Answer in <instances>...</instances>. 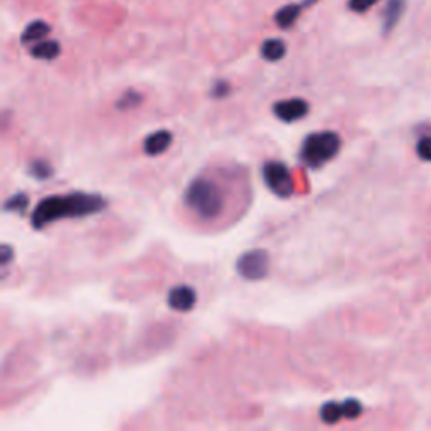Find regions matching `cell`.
I'll list each match as a JSON object with an SVG mask.
<instances>
[{
  "label": "cell",
  "mask_w": 431,
  "mask_h": 431,
  "mask_svg": "<svg viewBox=\"0 0 431 431\" xmlns=\"http://www.w3.org/2000/svg\"><path fill=\"white\" fill-rule=\"evenodd\" d=\"M108 202L103 196L90 192H69L63 196H47L39 201L30 216L34 230H44L61 219H76L98 214L107 209Z\"/></svg>",
  "instance_id": "obj_1"
},
{
  "label": "cell",
  "mask_w": 431,
  "mask_h": 431,
  "mask_svg": "<svg viewBox=\"0 0 431 431\" xmlns=\"http://www.w3.org/2000/svg\"><path fill=\"white\" fill-rule=\"evenodd\" d=\"M184 202L191 211L202 219H214L221 214L224 208V197L211 179L197 177L191 180L184 194Z\"/></svg>",
  "instance_id": "obj_2"
},
{
  "label": "cell",
  "mask_w": 431,
  "mask_h": 431,
  "mask_svg": "<svg viewBox=\"0 0 431 431\" xmlns=\"http://www.w3.org/2000/svg\"><path fill=\"white\" fill-rule=\"evenodd\" d=\"M342 138L332 130L315 131L303 140L298 158L309 169H320L341 152Z\"/></svg>",
  "instance_id": "obj_3"
},
{
  "label": "cell",
  "mask_w": 431,
  "mask_h": 431,
  "mask_svg": "<svg viewBox=\"0 0 431 431\" xmlns=\"http://www.w3.org/2000/svg\"><path fill=\"white\" fill-rule=\"evenodd\" d=\"M261 174L266 187L270 189L276 197L288 199V197L293 196L295 184H293L292 172H290V169L283 164V162L280 160L265 162V165H263L261 169Z\"/></svg>",
  "instance_id": "obj_4"
},
{
  "label": "cell",
  "mask_w": 431,
  "mask_h": 431,
  "mask_svg": "<svg viewBox=\"0 0 431 431\" xmlns=\"http://www.w3.org/2000/svg\"><path fill=\"white\" fill-rule=\"evenodd\" d=\"M236 270L244 280H263L270 271V253L261 248L249 249L237 258Z\"/></svg>",
  "instance_id": "obj_5"
},
{
  "label": "cell",
  "mask_w": 431,
  "mask_h": 431,
  "mask_svg": "<svg viewBox=\"0 0 431 431\" xmlns=\"http://www.w3.org/2000/svg\"><path fill=\"white\" fill-rule=\"evenodd\" d=\"M310 105L303 98L280 100L273 105V115L285 123H293L309 115Z\"/></svg>",
  "instance_id": "obj_6"
},
{
  "label": "cell",
  "mask_w": 431,
  "mask_h": 431,
  "mask_svg": "<svg viewBox=\"0 0 431 431\" xmlns=\"http://www.w3.org/2000/svg\"><path fill=\"white\" fill-rule=\"evenodd\" d=\"M197 302L196 290L189 285H177L167 295V303L175 312H191Z\"/></svg>",
  "instance_id": "obj_7"
},
{
  "label": "cell",
  "mask_w": 431,
  "mask_h": 431,
  "mask_svg": "<svg viewBox=\"0 0 431 431\" xmlns=\"http://www.w3.org/2000/svg\"><path fill=\"white\" fill-rule=\"evenodd\" d=\"M404 12H406V0H388L382 8V34L388 36L399 24Z\"/></svg>",
  "instance_id": "obj_8"
},
{
  "label": "cell",
  "mask_w": 431,
  "mask_h": 431,
  "mask_svg": "<svg viewBox=\"0 0 431 431\" xmlns=\"http://www.w3.org/2000/svg\"><path fill=\"white\" fill-rule=\"evenodd\" d=\"M174 142V135L172 131L169 130H157L153 131V134L148 135L147 138H145L143 142V150L147 155L150 157H157L162 155L167 148L170 147Z\"/></svg>",
  "instance_id": "obj_9"
},
{
  "label": "cell",
  "mask_w": 431,
  "mask_h": 431,
  "mask_svg": "<svg viewBox=\"0 0 431 431\" xmlns=\"http://www.w3.org/2000/svg\"><path fill=\"white\" fill-rule=\"evenodd\" d=\"M51 34V25L46 20H33L30 24L25 25V29L20 34V42L24 46L28 44H36L42 39H46Z\"/></svg>",
  "instance_id": "obj_10"
},
{
  "label": "cell",
  "mask_w": 431,
  "mask_h": 431,
  "mask_svg": "<svg viewBox=\"0 0 431 431\" xmlns=\"http://www.w3.org/2000/svg\"><path fill=\"white\" fill-rule=\"evenodd\" d=\"M303 8L305 7L302 6V2L300 4H287V6L280 7L278 11L275 12L276 25L283 30L292 29L295 25V22H297L298 17H300Z\"/></svg>",
  "instance_id": "obj_11"
},
{
  "label": "cell",
  "mask_w": 431,
  "mask_h": 431,
  "mask_svg": "<svg viewBox=\"0 0 431 431\" xmlns=\"http://www.w3.org/2000/svg\"><path fill=\"white\" fill-rule=\"evenodd\" d=\"M29 54L33 56L34 59H41V61H54L59 58L61 54V44L58 41H39L34 44L33 47L29 49Z\"/></svg>",
  "instance_id": "obj_12"
},
{
  "label": "cell",
  "mask_w": 431,
  "mask_h": 431,
  "mask_svg": "<svg viewBox=\"0 0 431 431\" xmlns=\"http://www.w3.org/2000/svg\"><path fill=\"white\" fill-rule=\"evenodd\" d=\"M259 54H261V58L268 61V63H276V61L283 59L285 54H287V44L276 37L266 39V41L261 44V47H259Z\"/></svg>",
  "instance_id": "obj_13"
},
{
  "label": "cell",
  "mask_w": 431,
  "mask_h": 431,
  "mask_svg": "<svg viewBox=\"0 0 431 431\" xmlns=\"http://www.w3.org/2000/svg\"><path fill=\"white\" fill-rule=\"evenodd\" d=\"M342 418H344V408H342V403L327 401L322 408H320V420H322L325 425H336L342 420Z\"/></svg>",
  "instance_id": "obj_14"
},
{
  "label": "cell",
  "mask_w": 431,
  "mask_h": 431,
  "mask_svg": "<svg viewBox=\"0 0 431 431\" xmlns=\"http://www.w3.org/2000/svg\"><path fill=\"white\" fill-rule=\"evenodd\" d=\"M28 208H29V196L24 194V192H17V194L11 196L6 202H4V211H6V213L25 214V209Z\"/></svg>",
  "instance_id": "obj_15"
},
{
  "label": "cell",
  "mask_w": 431,
  "mask_h": 431,
  "mask_svg": "<svg viewBox=\"0 0 431 431\" xmlns=\"http://www.w3.org/2000/svg\"><path fill=\"white\" fill-rule=\"evenodd\" d=\"M143 96L138 93V91L135 90H129L125 95H122V98L117 101V108L118 110H131V108H137L140 103H142Z\"/></svg>",
  "instance_id": "obj_16"
},
{
  "label": "cell",
  "mask_w": 431,
  "mask_h": 431,
  "mask_svg": "<svg viewBox=\"0 0 431 431\" xmlns=\"http://www.w3.org/2000/svg\"><path fill=\"white\" fill-rule=\"evenodd\" d=\"M29 174L30 177L37 180H46L52 175V167L44 160H34L33 164L29 165Z\"/></svg>",
  "instance_id": "obj_17"
},
{
  "label": "cell",
  "mask_w": 431,
  "mask_h": 431,
  "mask_svg": "<svg viewBox=\"0 0 431 431\" xmlns=\"http://www.w3.org/2000/svg\"><path fill=\"white\" fill-rule=\"evenodd\" d=\"M342 408H344V418H347V420H355L364 411L362 403L355 398H347L346 401H342Z\"/></svg>",
  "instance_id": "obj_18"
},
{
  "label": "cell",
  "mask_w": 431,
  "mask_h": 431,
  "mask_svg": "<svg viewBox=\"0 0 431 431\" xmlns=\"http://www.w3.org/2000/svg\"><path fill=\"white\" fill-rule=\"evenodd\" d=\"M416 153L421 160L431 162V137L426 135V137H421L416 143Z\"/></svg>",
  "instance_id": "obj_19"
},
{
  "label": "cell",
  "mask_w": 431,
  "mask_h": 431,
  "mask_svg": "<svg viewBox=\"0 0 431 431\" xmlns=\"http://www.w3.org/2000/svg\"><path fill=\"white\" fill-rule=\"evenodd\" d=\"M377 2H379V0H349L347 7H349V11L355 12V14H364L369 8L376 6Z\"/></svg>",
  "instance_id": "obj_20"
},
{
  "label": "cell",
  "mask_w": 431,
  "mask_h": 431,
  "mask_svg": "<svg viewBox=\"0 0 431 431\" xmlns=\"http://www.w3.org/2000/svg\"><path fill=\"white\" fill-rule=\"evenodd\" d=\"M230 91H231L230 83L219 79V81H216L213 85V90H211V96H213V98H216V100H221V98H226V96L230 95Z\"/></svg>",
  "instance_id": "obj_21"
},
{
  "label": "cell",
  "mask_w": 431,
  "mask_h": 431,
  "mask_svg": "<svg viewBox=\"0 0 431 431\" xmlns=\"http://www.w3.org/2000/svg\"><path fill=\"white\" fill-rule=\"evenodd\" d=\"M0 253H2V266H7L8 261L12 259V256H14V248H12L11 244L4 243L2 249H0Z\"/></svg>",
  "instance_id": "obj_22"
},
{
  "label": "cell",
  "mask_w": 431,
  "mask_h": 431,
  "mask_svg": "<svg viewBox=\"0 0 431 431\" xmlns=\"http://www.w3.org/2000/svg\"><path fill=\"white\" fill-rule=\"evenodd\" d=\"M317 2H319V0H302V6L307 8V7H312V6H314V4H317Z\"/></svg>",
  "instance_id": "obj_23"
}]
</instances>
